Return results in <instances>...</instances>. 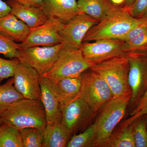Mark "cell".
Here are the masks:
<instances>
[{
  "label": "cell",
  "instance_id": "cell-1",
  "mask_svg": "<svg viewBox=\"0 0 147 147\" xmlns=\"http://www.w3.org/2000/svg\"><path fill=\"white\" fill-rule=\"evenodd\" d=\"M144 18L133 17L126 5H115L97 24L90 29L83 42L101 39L123 40L129 32L144 22Z\"/></svg>",
  "mask_w": 147,
  "mask_h": 147
},
{
  "label": "cell",
  "instance_id": "cell-2",
  "mask_svg": "<svg viewBox=\"0 0 147 147\" xmlns=\"http://www.w3.org/2000/svg\"><path fill=\"white\" fill-rule=\"evenodd\" d=\"M4 123L17 129L37 127L44 129L46 113L40 100L24 98L13 102L0 117Z\"/></svg>",
  "mask_w": 147,
  "mask_h": 147
},
{
  "label": "cell",
  "instance_id": "cell-3",
  "mask_svg": "<svg viewBox=\"0 0 147 147\" xmlns=\"http://www.w3.org/2000/svg\"><path fill=\"white\" fill-rule=\"evenodd\" d=\"M131 94L113 98L101 109L94 123L96 133L92 146H103L113 135L118 124L125 115Z\"/></svg>",
  "mask_w": 147,
  "mask_h": 147
},
{
  "label": "cell",
  "instance_id": "cell-4",
  "mask_svg": "<svg viewBox=\"0 0 147 147\" xmlns=\"http://www.w3.org/2000/svg\"><path fill=\"white\" fill-rule=\"evenodd\" d=\"M90 69L105 80L114 98L131 94L128 82L129 66L126 55L94 64Z\"/></svg>",
  "mask_w": 147,
  "mask_h": 147
},
{
  "label": "cell",
  "instance_id": "cell-5",
  "mask_svg": "<svg viewBox=\"0 0 147 147\" xmlns=\"http://www.w3.org/2000/svg\"><path fill=\"white\" fill-rule=\"evenodd\" d=\"M84 57L81 49L62 47L50 70L41 75L54 83L68 78H80L93 65Z\"/></svg>",
  "mask_w": 147,
  "mask_h": 147
},
{
  "label": "cell",
  "instance_id": "cell-6",
  "mask_svg": "<svg viewBox=\"0 0 147 147\" xmlns=\"http://www.w3.org/2000/svg\"><path fill=\"white\" fill-rule=\"evenodd\" d=\"M88 69L81 75L78 98L86 101L96 113L112 100L114 95L102 77L91 69Z\"/></svg>",
  "mask_w": 147,
  "mask_h": 147
},
{
  "label": "cell",
  "instance_id": "cell-7",
  "mask_svg": "<svg viewBox=\"0 0 147 147\" xmlns=\"http://www.w3.org/2000/svg\"><path fill=\"white\" fill-rule=\"evenodd\" d=\"M129 70L128 82L131 97L128 106L131 111L144 94L147 87V50L126 53Z\"/></svg>",
  "mask_w": 147,
  "mask_h": 147
},
{
  "label": "cell",
  "instance_id": "cell-8",
  "mask_svg": "<svg viewBox=\"0 0 147 147\" xmlns=\"http://www.w3.org/2000/svg\"><path fill=\"white\" fill-rule=\"evenodd\" d=\"M63 47L62 43L50 46H36L21 49L18 59L34 69L40 76L50 70Z\"/></svg>",
  "mask_w": 147,
  "mask_h": 147
},
{
  "label": "cell",
  "instance_id": "cell-9",
  "mask_svg": "<svg viewBox=\"0 0 147 147\" xmlns=\"http://www.w3.org/2000/svg\"><path fill=\"white\" fill-rule=\"evenodd\" d=\"M95 113L86 101L77 98L62 109L61 123L72 136L86 128Z\"/></svg>",
  "mask_w": 147,
  "mask_h": 147
},
{
  "label": "cell",
  "instance_id": "cell-10",
  "mask_svg": "<svg viewBox=\"0 0 147 147\" xmlns=\"http://www.w3.org/2000/svg\"><path fill=\"white\" fill-rule=\"evenodd\" d=\"M98 22L86 13L76 14L64 24L60 32L63 47L81 49L84 37Z\"/></svg>",
  "mask_w": 147,
  "mask_h": 147
},
{
  "label": "cell",
  "instance_id": "cell-11",
  "mask_svg": "<svg viewBox=\"0 0 147 147\" xmlns=\"http://www.w3.org/2000/svg\"><path fill=\"white\" fill-rule=\"evenodd\" d=\"M65 24L50 17L39 26L31 28L26 38L20 43L22 49L36 46H50L62 43L60 32Z\"/></svg>",
  "mask_w": 147,
  "mask_h": 147
},
{
  "label": "cell",
  "instance_id": "cell-12",
  "mask_svg": "<svg viewBox=\"0 0 147 147\" xmlns=\"http://www.w3.org/2000/svg\"><path fill=\"white\" fill-rule=\"evenodd\" d=\"M94 41L83 42L81 47L84 57L93 64L126 55L122 50V40L107 39Z\"/></svg>",
  "mask_w": 147,
  "mask_h": 147
},
{
  "label": "cell",
  "instance_id": "cell-13",
  "mask_svg": "<svg viewBox=\"0 0 147 147\" xmlns=\"http://www.w3.org/2000/svg\"><path fill=\"white\" fill-rule=\"evenodd\" d=\"M19 61L13 76L14 87L25 98L40 100V75L26 63Z\"/></svg>",
  "mask_w": 147,
  "mask_h": 147
},
{
  "label": "cell",
  "instance_id": "cell-14",
  "mask_svg": "<svg viewBox=\"0 0 147 147\" xmlns=\"http://www.w3.org/2000/svg\"><path fill=\"white\" fill-rule=\"evenodd\" d=\"M40 100L46 113L47 123L61 122L62 108L54 82L46 77L40 76Z\"/></svg>",
  "mask_w": 147,
  "mask_h": 147
},
{
  "label": "cell",
  "instance_id": "cell-15",
  "mask_svg": "<svg viewBox=\"0 0 147 147\" xmlns=\"http://www.w3.org/2000/svg\"><path fill=\"white\" fill-rule=\"evenodd\" d=\"M6 2L10 6L11 13L30 28L44 24L49 18L41 7L25 5L15 0H8Z\"/></svg>",
  "mask_w": 147,
  "mask_h": 147
},
{
  "label": "cell",
  "instance_id": "cell-16",
  "mask_svg": "<svg viewBox=\"0 0 147 147\" xmlns=\"http://www.w3.org/2000/svg\"><path fill=\"white\" fill-rule=\"evenodd\" d=\"M41 8L49 18L67 23L79 13L77 0H43Z\"/></svg>",
  "mask_w": 147,
  "mask_h": 147
},
{
  "label": "cell",
  "instance_id": "cell-17",
  "mask_svg": "<svg viewBox=\"0 0 147 147\" xmlns=\"http://www.w3.org/2000/svg\"><path fill=\"white\" fill-rule=\"evenodd\" d=\"M30 29L28 25L11 12L0 17V33L15 42H24Z\"/></svg>",
  "mask_w": 147,
  "mask_h": 147
},
{
  "label": "cell",
  "instance_id": "cell-18",
  "mask_svg": "<svg viewBox=\"0 0 147 147\" xmlns=\"http://www.w3.org/2000/svg\"><path fill=\"white\" fill-rule=\"evenodd\" d=\"M62 109L78 97L81 88L80 78H65L54 83Z\"/></svg>",
  "mask_w": 147,
  "mask_h": 147
},
{
  "label": "cell",
  "instance_id": "cell-19",
  "mask_svg": "<svg viewBox=\"0 0 147 147\" xmlns=\"http://www.w3.org/2000/svg\"><path fill=\"white\" fill-rule=\"evenodd\" d=\"M144 20L143 23L129 32L122 40L124 53L147 50V23L144 18Z\"/></svg>",
  "mask_w": 147,
  "mask_h": 147
},
{
  "label": "cell",
  "instance_id": "cell-20",
  "mask_svg": "<svg viewBox=\"0 0 147 147\" xmlns=\"http://www.w3.org/2000/svg\"><path fill=\"white\" fill-rule=\"evenodd\" d=\"M71 137V134L61 122L47 123L44 130L42 147H66Z\"/></svg>",
  "mask_w": 147,
  "mask_h": 147
},
{
  "label": "cell",
  "instance_id": "cell-21",
  "mask_svg": "<svg viewBox=\"0 0 147 147\" xmlns=\"http://www.w3.org/2000/svg\"><path fill=\"white\" fill-rule=\"evenodd\" d=\"M79 13L99 21L115 6L110 0H77Z\"/></svg>",
  "mask_w": 147,
  "mask_h": 147
},
{
  "label": "cell",
  "instance_id": "cell-22",
  "mask_svg": "<svg viewBox=\"0 0 147 147\" xmlns=\"http://www.w3.org/2000/svg\"><path fill=\"white\" fill-rule=\"evenodd\" d=\"M24 98L14 87L13 77L0 85V117L12 103Z\"/></svg>",
  "mask_w": 147,
  "mask_h": 147
},
{
  "label": "cell",
  "instance_id": "cell-23",
  "mask_svg": "<svg viewBox=\"0 0 147 147\" xmlns=\"http://www.w3.org/2000/svg\"><path fill=\"white\" fill-rule=\"evenodd\" d=\"M105 147H136L133 123L122 126L115 136H112Z\"/></svg>",
  "mask_w": 147,
  "mask_h": 147
},
{
  "label": "cell",
  "instance_id": "cell-24",
  "mask_svg": "<svg viewBox=\"0 0 147 147\" xmlns=\"http://www.w3.org/2000/svg\"><path fill=\"white\" fill-rule=\"evenodd\" d=\"M0 147H23L19 130L5 123L0 126Z\"/></svg>",
  "mask_w": 147,
  "mask_h": 147
},
{
  "label": "cell",
  "instance_id": "cell-25",
  "mask_svg": "<svg viewBox=\"0 0 147 147\" xmlns=\"http://www.w3.org/2000/svg\"><path fill=\"white\" fill-rule=\"evenodd\" d=\"M44 129L29 127L19 129L23 147H42Z\"/></svg>",
  "mask_w": 147,
  "mask_h": 147
},
{
  "label": "cell",
  "instance_id": "cell-26",
  "mask_svg": "<svg viewBox=\"0 0 147 147\" xmlns=\"http://www.w3.org/2000/svg\"><path fill=\"white\" fill-rule=\"evenodd\" d=\"M95 126L94 123L85 129L83 132L74 134L67 145V147L91 146L95 136Z\"/></svg>",
  "mask_w": 147,
  "mask_h": 147
},
{
  "label": "cell",
  "instance_id": "cell-27",
  "mask_svg": "<svg viewBox=\"0 0 147 147\" xmlns=\"http://www.w3.org/2000/svg\"><path fill=\"white\" fill-rule=\"evenodd\" d=\"M132 123L136 147H147V128L145 116L140 117Z\"/></svg>",
  "mask_w": 147,
  "mask_h": 147
},
{
  "label": "cell",
  "instance_id": "cell-28",
  "mask_svg": "<svg viewBox=\"0 0 147 147\" xmlns=\"http://www.w3.org/2000/svg\"><path fill=\"white\" fill-rule=\"evenodd\" d=\"M21 49L20 43L0 33V54L11 59L18 58L19 51Z\"/></svg>",
  "mask_w": 147,
  "mask_h": 147
},
{
  "label": "cell",
  "instance_id": "cell-29",
  "mask_svg": "<svg viewBox=\"0 0 147 147\" xmlns=\"http://www.w3.org/2000/svg\"><path fill=\"white\" fill-rule=\"evenodd\" d=\"M19 62L18 58L8 60L0 57V83L4 79L13 77Z\"/></svg>",
  "mask_w": 147,
  "mask_h": 147
},
{
  "label": "cell",
  "instance_id": "cell-30",
  "mask_svg": "<svg viewBox=\"0 0 147 147\" xmlns=\"http://www.w3.org/2000/svg\"><path fill=\"white\" fill-rule=\"evenodd\" d=\"M127 8L133 17L142 18L147 13V0H134L133 4Z\"/></svg>",
  "mask_w": 147,
  "mask_h": 147
},
{
  "label": "cell",
  "instance_id": "cell-31",
  "mask_svg": "<svg viewBox=\"0 0 147 147\" xmlns=\"http://www.w3.org/2000/svg\"><path fill=\"white\" fill-rule=\"evenodd\" d=\"M147 105V87L144 94L140 98L133 110L130 112V116L136 114Z\"/></svg>",
  "mask_w": 147,
  "mask_h": 147
},
{
  "label": "cell",
  "instance_id": "cell-32",
  "mask_svg": "<svg viewBox=\"0 0 147 147\" xmlns=\"http://www.w3.org/2000/svg\"><path fill=\"white\" fill-rule=\"evenodd\" d=\"M147 115V105L144 108L138 112L136 114L130 116L129 118L126 120L122 124L121 126H126L133 123L135 120L139 118L140 117Z\"/></svg>",
  "mask_w": 147,
  "mask_h": 147
},
{
  "label": "cell",
  "instance_id": "cell-33",
  "mask_svg": "<svg viewBox=\"0 0 147 147\" xmlns=\"http://www.w3.org/2000/svg\"><path fill=\"white\" fill-rule=\"evenodd\" d=\"M16 1L25 5L33 6L36 7H42L43 0H15Z\"/></svg>",
  "mask_w": 147,
  "mask_h": 147
},
{
  "label": "cell",
  "instance_id": "cell-34",
  "mask_svg": "<svg viewBox=\"0 0 147 147\" xmlns=\"http://www.w3.org/2000/svg\"><path fill=\"white\" fill-rule=\"evenodd\" d=\"M11 12V8L7 3L0 0V17Z\"/></svg>",
  "mask_w": 147,
  "mask_h": 147
},
{
  "label": "cell",
  "instance_id": "cell-35",
  "mask_svg": "<svg viewBox=\"0 0 147 147\" xmlns=\"http://www.w3.org/2000/svg\"><path fill=\"white\" fill-rule=\"evenodd\" d=\"M111 3L114 5L116 6H119L122 4L126 1V0H110Z\"/></svg>",
  "mask_w": 147,
  "mask_h": 147
},
{
  "label": "cell",
  "instance_id": "cell-36",
  "mask_svg": "<svg viewBox=\"0 0 147 147\" xmlns=\"http://www.w3.org/2000/svg\"><path fill=\"white\" fill-rule=\"evenodd\" d=\"M134 0H126L125 3H126V6L130 7V6L133 4V3L134 2Z\"/></svg>",
  "mask_w": 147,
  "mask_h": 147
},
{
  "label": "cell",
  "instance_id": "cell-37",
  "mask_svg": "<svg viewBox=\"0 0 147 147\" xmlns=\"http://www.w3.org/2000/svg\"><path fill=\"white\" fill-rule=\"evenodd\" d=\"M3 124H4V123L3 121V120L0 118V126L3 125Z\"/></svg>",
  "mask_w": 147,
  "mask_h": 147
},
{
  "label": "cell",
  "instance_id": "cell-38",
  "mask_svg": "<svg viewBox=\"0 0 147 147\" xmlns=\"http://www.w3.org/2000/svg\"><path fill=\"white\" fill-rule=\"evenodd\" d=\"M143 17L144 18L145 21H146V22L147 23V13L144 16H143Z\"/></svg>",
  "mask_w": 147,
  "mask_h": 147
},
{
  "label": "cell",
  "instance_id": "cell-39",
  "mask_svg": "<svg viewBox=\"0 0 147 147\" xmlns=\"http://www.w3.org/2000/svg\"><path fill=\"white\" fill-rule=\"evenodd\" d=\"M145 119H146V127H147V115H144Z\"/></svg>",
  "mask_w": 147,
  "mask_h": 147
},
{
  "label": "cell",
  "instance_id": "cell-40",
  "mask_svg": "<svg viewBox=\"0 0 147 147\" xmlns=\"http://www.w3.org/2000/svg\"><path fill=\"white\" fill-rule=\"evenodd\" d=\"M147 13H146V14H147Z\"/></svg>",
  "mask_w": 147,
  "mask_h": 147
}]
</instances>
